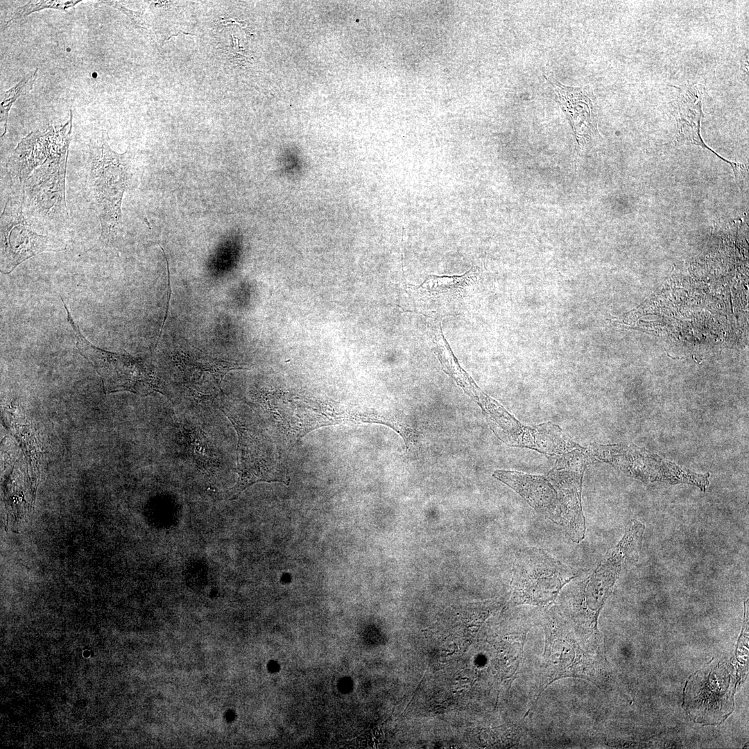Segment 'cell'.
Listing matches in <instances>:
<instances>
[{
    "instance_id": "8fae6325",
    "label": "cell",
    "mask_w": 749,
    "mask_h": 749,
    "mask_svg": "<svg viewBox=\"0 0 749 749\" xmlns=\"http://www.w3.org/2000/svg\"><path fill=\"white\" fill-rule=\"evenodd\" d=\"M705 87L701 84L694 85L686 89L680 96L672 102L673 114L675 118L678 132L675 142L678 144L694 145L705 148L731 166L736 183L743 187L748 180V166L728 160L709 148L700 136V121L703 117V98Z\"/></svg>"
},
{
    "instance_id": "6da1fadb",
    "label": "cell",
    "mask_w": 749,
    "mask_h": 749,
    "mask_svg": "<svg viewBox=\"0 0 749 749\" xmlns=\"http://www.w3.org/2000/svg\"><path fill=\"white\" fill-rule=\"evenodd\" d=\"M218 405L233 424L238 436V479L230 499L236 498L257 482L289 485L288 449L279 438L241 406L231 404L223 397L218 399Z\"/></svg>"
},
{
    "instance_id": "5bb4252c",
    "label": "cell",
    "mask_w": 749,
    "mask_h": 749,
    "mask_svg": "<svg viewBox=\"0 0 749 749\" xmlns=\"http://www.w3.org/2000/svg\"><path fill=\"white\" fill-rule=\"evenodd\" d=\"M479 275V268L474 266L462 275H429L417 289L430 297L456 296L460 295L466 287L475 282Z\"/></svg>"
},
{
    "instance_id": "5b68a950",
    "label": "cell",
    "mask_w": 749,
    "mask_h": 749,
    "mask_svg": "<svg viewBox=\"0 0 749 749\" xmlns=\"http://www.w3.org/2000/svg\"><path fill=\"white\" fill-rule=\"evenodd\" d=\"M269 404L277 423L293 442L321 427L356 424L360 411L346 408L342 404L287 394L276 397Z\"/></svg>"
},
{
    "instance_id": "ac0fdd59",
    "label": "cell",
    "mask_w": 749,
    "mask_h": 749,
    "mask_svg": "<svg viewBox=\"0 0 749 749\" xmlns=\"http://www.w3.org/2000/svg\"><path fill=\"white\" fill-rule=\"evenodd\" d=\"M102 4H105L111 6L124 14L130 21L132 25L137 30L143 31L146 33L149 37H153L152 31L145 19L144 12L134 11L123 6L117 1H98Z\"/></svg>"
},
{
    "instance_id": "e0dca14e",
    "label": "cell",
    "mask_w": 749,
    "mask_h": 749,
    "mask_svg": "<svg viewBox=\"0 0 749 749\" xmlns=\"http://www.w3.org/2000/svg\"><path fill=\"white\" fill-rule=\"evenodd\" d=\"M80 2L81 1H30L14 11L12 17L6 21L5 28L19 23L32 12L47 8L64 11L69 8L74 7Z\"/></svg>"
},
{
    "instance_id": "7c38bea8",
    "label": "cell",
    "mask_w": 749,
    "mask_h": 749,
    "mask_svg": "<svg viewBox=\"0 0 749 749\" xmlns=\"http://www.w3.org/2000/svg\"><path fill=\"white\" fill-rule=\"evenodd\" d=\"M492 476L515 491L539 514L561 526L560 503L546 476L503 470H495Z\"/></svg>"
},
{
    "instance_id": "52a82bcc",
    "label": "cell",
    "mask_w": 749,
    "mask_h": 749,
    "mask_svg": "<svg viewBox=\"0 0 749 749\" xmlns=\"http://www.w3.org/2000/svg\"><path fill=\"white\" fill-rule=\"evenodd\" d=\"M65 249L59 240L39 234L23 214L19 200L8 198L1 216V273H10L19 264L43 252Z\"/></svg>"
},
{
    "instance_id": "30bf717a",
    "label": "cell",
    "mask_w": 749,
    "mask_h": 749,
    "mask_svg": "<svg viewBox=\"0 0 749 749\" xmlns=\"http://www.w3.org/2000/svg\"><path fill=\"white\" fill-rule=\"evenodd\" d=\"M72 128V112L69 121L59 130L52 126L44 130L30 132L18 144L7 163L9 175L19 184L52 155L69 148Z\"/></svg>"
},
{
    "instance_id": "8992f818",
    "label": "cell",
    "mask_w": 749,
    "mask_h": 749,
    "mask_svg": "<svg viewBox=\"0 0 749 749\" xmlns=\"http://www.w3.org/2000/svg\"><path fill=\"white\" fill-rule=\"evenodd\" d=\"M589 463L585 448L579 445L558 456L553 468L546 476L555 489L560 503L561 526L576 543L580 542L585 534L581 491L584 471Z\"/></svg>"
},
{
    "instance_id": "3957f363",
    "label": "cell",
    "mask_w": 749,
    "mask_h": 749,
    "mask_svg": "<svg viewBox=\"0 0 749 749\" xmlns=\"http://www.w3.org/2000/svg\"><path fill=\"white\" fill-rule=\"evenodd\" d=\"M579 575L578 569L561 562L544 550L524 547L517 552L513 565L514 596L522 603H546Z\"/></svg>"
},
{
    "instance_id": "4fadbf2b",
    "label": "cell",
    "mask_w": 749,
    "mask_h": 749,
    "mask_svg": "<svg viewBox=\"0 0 749 749\" xmlns=\"http://www.w3.org/2000/svg\"><path fill=\"white\" fill-rule=\"evenodd\" d=\"M553 85L561 107L566 113L578 143L597 132L592 119V101L580 88L567 87L558 81Z\"/></svg>"
},
{
    "instance_id": "7a4b0ae2",
    "label": "cell",
    "mask_w": 749,
    "mask_h": 749,
    "mask_svg": "<svg viewBox=\"0 0 749 749\" xmlns=\"http://www.w3.org/2000/svg\"><path fill=\"white\" fill-rule=\"evenodd\" d=\"M90 146L89 182L99 218L101 239L109 243L121 227V204L128 178L127 152L113 150L105 136Z\"/></svg>"
},
{
    "instance_id": "ba28073f",
    "label": "cell",
    "mask_w": 749,
    "mask_h": 749,
    "mask_svg": "<svg viewBox=\"0 0 749 749\" xmlns=\"http://www.w3.org/2000/svg\"><path fill=\"white\" fill-rule=\"evenodd\" d=\"M644 530V526L640 522H629L621 541L583 582L584 599L594 610L600 607L623 571L636 560Z\"/></svg>"
},
{
    "instance_id": "9a60e30c",
    "label": "cell",
    "mask_w": 749,
    "mask_h": 749,
    "mask_svg": "<svg viewBox=\"0 0 749 749\" xmlns=\"http://www.w3.org/2000/svg\"><path fill=\"white\" fill-rule=\"evenodd\" d=\"M15 433L23 446L31 472L32 481L37 483L40 475V464L42 462V451L40 449L37 439L33 429L26 422L25 424L12 422Z\"/></svg>"
},
{
    "instance_id": "9c48e42d",
    "label": "cell",
    "mask_w": 749,
    "mask_h": 749,
    "mask_svg": "<svg viewBox=\"0 0 749 749\" xmlns=\"http://www.w3.org/2000/svg\"><path fill=\"white\" fill-rule=\"evenodd\" d=\"M69 150L52 155L28 178L24 187L27 207L44 217L67 216L64 182Z\"/></svg>"
},
{
    "instance_id": "277c9868",
    "label": "cell",
    "mask_w": 749,
    "mask_h": 749,
    "mask_svg": "<svg viewBox=\"0 0 749 749\" xmlns=\"http://www.w3.org/2000/svg\"><path fill=\"white\" fill-rule=\"evenodd\" d=\"M61 300L66 309L78 350L101 377L105 393L128 390L147 395L158 388L153 372L144 361L129 354L109 352L91 344L81 334L62 298Z\"/></svg>"
},
{
    "instance_id": "2e32d148",
    "label": "cell",
    "mask_w": 749,
    "mask_h": 749,
    "mask_svg": "<svg viewBox=\"0 0 749 749\" xmlns=\"http://www.w3.org/2000/svg\"><path fill=\"white\" fill-rule=\"evenodd\" d=\"M38 68L27 74L17 85L5 91L1 95V124L3 126L2 137L7 132V123L10 110L12 104L21 96L28 93L33 87L37 77Z\"/></svg>"
}]
</instances>
